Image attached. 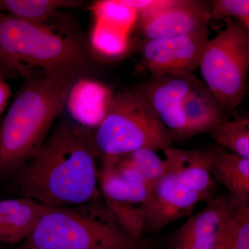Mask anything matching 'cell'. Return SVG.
<instances>
[{
    "mask_svg": "<svg viewBox=\"0 0 249 249\" xmlns=\"http://www.w3.org/2000/svg\"><path fill=\"white\" fill-rule=\"evenodd\" d=\"M113 98L104 85L90 78H83L71 88L66 107L73 121L95 129L106 117Z\"/></svg>",
    "mask_w": 249,
    "mask_h": 249,
    "instance_id": "obj_12",
    "label": "cell"
},
{
    "mask_svg": "<svg viewBox=\"0 0 249 249\" xmlns=\"http://www.w3.org/2000/svg\"><path fill=\"white\" fill-rule=\"evenodd\" d=\"M47 208L24 196L0 201V242L22 243L34 231Z\"/></svg>",
    "mask_w": 249,
    "mask_h": 249,
    "instance_id": "obj_13",
    "label": "cell"
},
{
    "mask_svg": "<svg viewBox=\"0 0 249 249\" xmlns=\"http://www.w3.org/2000/svg\"><path fill=\"white\" fill-rule=\"evenodd\" d=\"M11 96V91L9 85L4 78L0 77V117L6 109Z\"/></svg>",
    "mask_w": 249,
    "mask_h": 249,
    "instance_id": "obj_25",
    "label": "cell"
},
{
    "mask_svg": "<svg viewBox=\"0 0 249 249\" xmlns=\"http://www.w3.org/2000/svg\"><path fill=\"white\" fill-rule=\"evenodd\" d=\"M101 163L110 167L121 176L152 186L168 170L166 160H162L155 150L139 149L116 158L101 159Z\"/></svg>",
    "mask_w": 249,
    "mask_h": 249,
    "instance_id": "obj_15",
    "label": "cell"
},
{
    "mask_svg": "<svg viewBox=\"0 0 249 249\" xmlns=\"http://www.w3.org/2000/svg\"><path fill=\"white\" fill-rule=\"evenodd\" d=\"M18 249H21L20 247H18Z\"/></svg>",
    "mask_w": 249,
    "mask_h": 249,
    "instance_id": "obj_26",
    "label": "cell"
},
{
    "mask_svg": "<svg viewBox=\"0 0 249 249\" xmlns=\"http://www.w3.org/2000/svg\"><path fill=\"white\" fill-rule=\"evenodd\" d=\"M22 249H152L120 227L102 196L70 207H49Z\"/></svg>",
    "mask_w": 249,
    "mask_h": 249,
    "instance_id": "obj_4",
    "label": "cell"
},
{
    "mask_svg": "<svg viewBox=\"0 0 249 249\" xmlns=\"http://www.w3.org/2000/svg\"><path fill=\"white\" fill-rule=\"evenodd\" d=\"M211 174L216 182L229 190V194L241 201H249V159L219 151Z\"/></svg>",
    "mask_w": 249,
    "mask_h": 249,
    "instance_id": "obj_18",
    "label": "cell"
},
{
    "mask_svg": "<svg viewBox=\"0 0 249 249\" xmlns=\"http://www.w3.org/2000/svg\"><path fill=\"white\" fill-rule=\"evenodd\" d=\"M210 5L211 19L222 20L232 18L249 29V0H212Z\"/></svg>",
    "mask_w": 249,
    "mask_h": 249,
    "instance_id": "obj_24",
    "label": "cell"
},
{
    "mask_svg": "<svg viewBox=\"0 0 249 249\" xmlns=\"http://www.w3.org/2000/svg\"><path fill=\"white\" fill-rule=\"evenodd\" d=\"M91 43L98 52L109 56L120 55L127 47V40L122 31L101 22H97L93 29Z\"/></svg>",
    "mask_w": 249,
    "mask_h": 249,
    "instance_id": "obj_21",
    "label": "cell"
},
{
    "mask_svg": "<svg viewBox=\"0 0 249 249\" xmlns=\"http://www.w3.org/2000/svg\"><path fill=\"white\" fill-rule=\"evenodd\" d=\"M100 158H116L139 149L157 151L173 139L151 105L137 86L114 96L106 117L94 129Z\"/></svg>",
    "mask_w": 249,
    "mask_h": 249,
    "instance_id": "obj_6",
    "label": "cell"
},
{
    "mask_svg": "<svg viewBox=\"0 0 249 249\" xmlns=\"http://www.w3.org/2000/svg\"><path fill=\"white\" fill-rule=\"evenodd\" d=\"M94 129L62 119L30 160L13 175L21 196L49 207H70L101 197Z\"/></svg>",
    "mask_w": 249,
    "mask_h": 249,
    "instance_id": "obj_1",
    "label": "cell"
},
{
    "mask_svg": "<svg viewBox=\"0 0 249 249\" xmlns=\"http://www.w3.org/2000/svg\"><path fill=\"white\" fill-rule=\"evenodd\" d=\"M166 173L151 186L143 206L144 231L157 232L170 223L188 217L199 203L213 197L215 180L211 168L219 150H163Z\"/></svg>",
    "mask_w": 249,
    "mask_h": 249,
    "instance_id": "obj_5",
    "label": "cell"
},
{
    "mask_svg": "<svg viewBox=\"0 0 249 249\" xmlns=\"http://www.w3.org/2000/svg\"><path fill=\"white\" fill-rule=\"evenodd\" d=\"M93 60L79 36L0 12V77L27 80L73 73L89 78Z\"/></svg>",
    "mask_w": 249,
    "mask_h": 249,
    "instance_id": "obj_3",
    "label": "cell"
},
{
    "mask_svg": "<svg viewBox=\"0 0 249 249\" xmlns=\"http://www.w3.org/2000/svg\"><path fill=\"white\" fill-rule=\"evenodd\" d=\"M83 78L55 73L24 80L0 124V179L12 177L40 150Z\"/></svg>",
    "mask_w": 249,
    "mask_h": 249,
    "instance_id": "obj_2",
    "label": "cell"
},
{
    "mask_svg": "<svg viewBox=\"0 0 249 249\" xmlns=\"http://www.w3.org/2000/svg\"><path fill=\"white\" fill-rule=\"evenodd\" d=\"M209 134L231 153L249 159V119L247 116L227 120Z\"/></svg>",
    "mask_w": 249,
    "mask_h": 249,
    "instance_id": "obj_20",
    "label": "cell"
},
{
    "mask_svg": "<svg viewBox=\"0 0 249 249\" xmlns=\"http://www.w3.org/2000/svg\"><path fill=\"white\" fill-rule=\"evenodd\" d=\"M209 39L206 27L188 35L142 40L139 46L142 65L150 74H195Z\"/></svg>",
    "mask_w": 249,
    "mask_h": 249,
    "instance_id": "obj_9",
    "label": "cell"
},
{
    "mask_svg": "<svg viewBox=\"0 0 249 249\" xmlns=\"http://www.w3.org/2000/svg\"><path fill=\"white\" fill-rule=\"evenodd\" d=\"M231 196L230 219L215 249H249V201Z\"/></svg>",
    "mask_w": 249,
    "mask_h": 249,
    "instance_id": "obj_19",
    "label": "cell"
},
{
    "mask_svg": "<svg viewBox=\"0 0 249 249\" xmlns=\"http://www.w3.org/2000/svg\"><path fill=\"white\" fill-rule=\"evenodd\" d=\"M204 84L229 115L242 104L249 70V29L237 20L227 23L209 39L199 66Z\"/></svg>",
    "mask_w": 249,
    "mask_h": 249,
    "instance_id": "obj_7",
    "label": "cell"
},
{
    "mask_svg": "<svg viewBox=\"0 0 249 249\" xmlns=\"http://www.w3.org/2000/svg\"><path fill=\"white\" fill-rule=\"evenodd\" d=\"M93 11L98 22L104 23L118 29H124L132 22L135 11L119 3V0L103 1L94 4Z\"/></svg>",
    "mask_w": 249,
    "mask_h": 249,
    "instance_id": "obj_23",
    "label": "cell"
},
{
    "mask_svg": "<svg viewBox=\"0 0 249 249\" xmlns=\"http://www.w3.org/2000/svg\"><path fill=\"white\" fill-rule=\"evenodd\" d=\"M182 109L190 139L209 134L228 120L217 98L200 79L183 100Z\"/></svg>",
    "mask_w": 249,
    "mask_h": 249,
    "instance_id": "obj_14",
    "label": "cell"
},
{
    "mask_svg": "<svg viewBox=\"0 0 249 249\" xmlns=\"http://www.w3.org/2000/svg\"><path fill=\"white\" fill-rule=\"evenodd\" d=\"M137 16L135 30L142 40L170 38L208 27L211 5L204 0H158Z\"/></svg>",
    "mask_w": 249,
    "mask_h": 249,
    "instance_id": "obj_8",
    "label": "cell"
},
{
    "mask_svg": "<svg viewBox=\"0 0 249 249\" xmlns=\"http://www.w3.org/2000/svg\"><path fill=\"white\" fill-rule=\"evenodd\" d=\"M116 222L136 238H142L144 231V211L142 207L105 200Z\"/></svg>",
    "mask_w": 249,
    "mask_h": 249,
    "instance_id": "obj_22",
    "label": "cell"
},
{
    "mask_svg": "<svg viewBox=\"0 0 249 249\" xmlns=\"http://www.w3.org/2000/svg\"><path fill=\"white\" fill-rule=\"evenodd\" d=\"M232 201L229 194L206 201L170 235L168 249H215L229 224Z\"/></svg>",
    "mask_w": 249,
    "mask_h": 249,
    "instance_id": "obj_11",
    "label": "cell"
},
{
    "mask_svg": "<svg viewBox=\"0 0 249 249\" xmlns=\"http://www.w3.org/2000/svg\"><path fill=\"white\" fill-rule=\"evenodd\" d=\"M83 5L78 0H0V12L60 30L54 20L62 10L79 9Z\"/></svg>",
    "mask_w": 249,
    "mask_h": 249,
    "instance_id": "obj_16",
    "label": "cell"
},
{
    "mask_svg": "<svg viewBox=\"0 0 249 249\" xmlns=\"http://www.w3.org/2000/svg\"><path fill=\"white\" fill-rule=\"evenodd\" d=\"M0 249H1V248H0Z\"/></svg>",
    "mask_w": 249,
    "mask_h": 249,
    "instance_id": "obj_27",
    "label": "cell"
},
{
    "mask_svg": "<svg viewBox=\"0 0 249 249\" xmlns=\"http://www.w3.org/2000/svg\"><path fill=\"white\" fill-rule=\"evenodd\" d=\"M199 80L196 74H150L136 85L170 132L173 142L190 139L182 104Z\"/></svg>",
    "mask_w": 249,
    "mask_h": 249,
    "instance_id": "obj_10",
    "label": "cell"
},
{
    "mask_svg": "<svg viewBox=\"0 0 249 249\" xmlns=\"http://www.w3.org/2000/svg\"><path fill=\"white\" fill-rule=\"evenodd\" d=\"M99 186L105 200L142 207L148 199L151 186L121 176L107 165L101 164Z\"/></svg>",
    "mask_w": 249,
    "mask_h": 249,
    "instance_id": "obj_17",
    "label": "cell"
}]
</instances>
